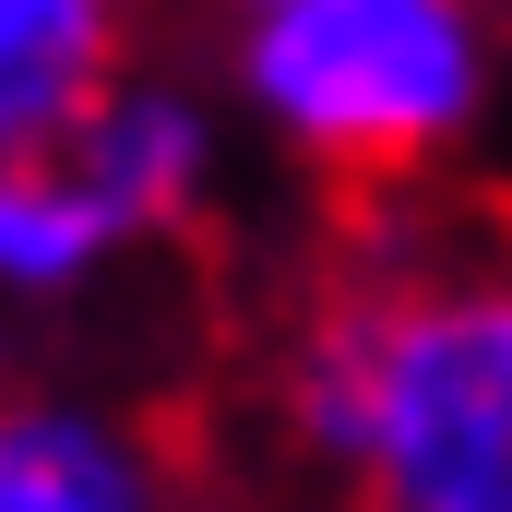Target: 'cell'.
<instances>
[{"instance_id":"cell-1","label":"cell","mask_w":512,"mask_h":512,"mask_svg":"<svg viewBox=\"0 0 512 512\" xmlns=\"http://www.w3.org/2000/svg\"><path fill=\"white\" fill-rule=\"evenodd\" d=\"M286 429L346 512H512V239L358 262L286 358Z\"/></svg>"},{"instance_id":"cell-2","label":"cell","mask_w":512,"mask_h":512,"mask_svg":"<svg viewBox=\"0 0 512 512\" xmlns=\"http://www.w3.org/2000/svg\"><path fill=\"white\" fill-rule=\"evenodd\" d=\"M251 120L346 191L429 179L489 120V0H239Z\"/></svg>"},{"instance_id":"cell-3","label":"cell","mask_w":512,"mask_h":512,"mask_svg":"<svg viewBox=\"0 0 512 512\" xmlns=\"http://www.w3.org/2000/svg\"><path fill=\"white\" fill-rule=\"evenodd\" d=\"M0 512H179V465L96 393H0Z\"/></svg>"},{"instance_id":"cell-4","label":"cell","mask_w":512,"mask_h":512,"mask_svg":"<svg viewBox=\"0 0 512 512\" xmlns=\"http://www.w3.org/2000/svg\"><path fill=\"white\" fill-rule=\"evenodd\" d=\"M131 72V0H0V155H60Z\"/></svg>"},{"instance_id":"cell-5","label":"cell","mask_w":512,"mask_h":512,"mask_svg":"<svg viewBox=\"0 0 512 512\" xmlns=\"http://www.w3.org/2000/svg\"><path fill=\"white\" fill-rule=\"evenodd\" d=\"M72 167L96 179V203L120 215V239H179L203 203H215V120L179 96V84H143L120 72V96L72 131Z\"/></svg>"},{"instance_id":"cell-6","label":"cell","mask_w":512,"mask_h":512,"mask_svg":"<svg viewBox=\"0 0 512 512\" xmlns=\"http://www.w3.org/2000/svg\"><path fill=\"white\" fill-rule=\"evenodd\" d=\"M120 215L96 203V179L60 155H0V310H60L120 262Z\"/></svg>"},{"instance_id":"cell-7","label":"cell","mask_w":512,"mask_h":512,"mask_svg":"<svg viewBox=\"0 0 512 512\" xmlns=\"http://www.w3.org/2000/svg\"><path fill=\"white\" fill-rule=\"evenodd\" d=\"M0 393H12V382H0Z\"/></svg>"}]
</instances>
